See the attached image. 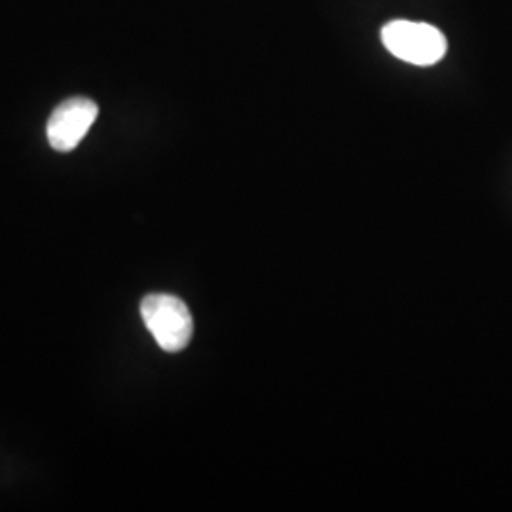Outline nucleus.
<instances>
[{"label":"nucleus","instance_id":"2","mask_svg":"<svg viewBox=\"0 0 512 512\" xmlns=\"http://www.w3.org/2000/svg\"><path fill=\"white\" fill-rule=\"evenodd\" d=\"M385 48L412 65H435L446 55V37L429 23L397 19L382 29Z\"/></svg>","mask_w":512,"mask_h":512},{"label":"nucleus","instance_id":"3","mask_svg":"<svg viewBox=\"0 0 512 512\" xmlns=\"http://www.w3.org/2000/svg\"><path fill=\"white\" fill-rule=\"evenodd\" d=\"M97 114L99 107L88 97H71L55 107L46 128L52 148L57 152H71L78 147L92 129Z\"/></svg>","mask_w":512,"mask_h":512},{"label":"nucleus","instance_id":"1","mask_svg":"<svg viewBox=\"0 0 512 512\" xmlns=\"http://www.w3.org/2000/svg\"><path fill=\"white\" fill-rule=\"evenodd\" d=\"M141 317L167 353L183 351L194 334V321L181 298L171 294H148L141 302Z\"/></svg>","mask_w":512,"mask_h":512}]
</instances>
